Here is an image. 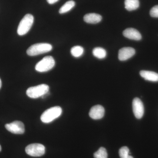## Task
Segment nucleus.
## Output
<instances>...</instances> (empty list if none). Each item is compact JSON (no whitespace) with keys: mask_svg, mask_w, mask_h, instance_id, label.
<instances>
[{"mask_svg":"<svg viewBox=\"0 0 158 158\" xmlns=\"http://www.w3.org/2000/svg\"><path fill=\"white\" fill-rule=\"evenodd\" d=\"M52 46L48 43H38L31 45L27 50V53L29 56H34L50 52Z\"/></svg>","mask_w":158,"mask_h":158,"instance_id":"nucleus-1","label":"nucleus"},{"mask_svg":"<svg viewBox=\"0 0 158 158\" xmlns=\"http://www.w3.org/2000/svg\"><path fill=\"white\" fill-rule=\"evenodd\" d=\"M62 113V109L60 107H53L48 109L43 113L40 119L44 123H49L60 116Z\"/></svg>","mask_w":158,"mask_h":158,"instance_id":"nucleus-2","label":"nucleus"},{"mask_svg":"<svg viewBox=\"0 0 158 158\" xmlns=\"http://www.w3.org/2000/svg\"><path fill=\"white\" fill-rule=\"evenodd\" d=\"M34 22V17L32 15H26L20 22L17 29V33L20 36L25 35L31 30Z\"/></svg>","mask_w":158,"mask_h":158,"instance_id":"nucleus-3","label":"nucleus"},{"mask_svg":"<svg viewBox=\"0 0 158 158\" xmlns=\"http://www.w3.org/2000/svg\"><path fill=\"white\" fill-rule=\"evenodd\" d=\"M49 87L45 84L30 87L27 90V94L32 98H37L45 95L48 93Z\"/></svg>","mask_w":158,"mask_h":158,"instance_id":"nucleus-4","label":"nucleus"},{"mask_svg":"<svg viewBox=\"0 0 158 158\" xmlns=\"http://www.w3.org/2000/svg\"><path fill=\"white\" fill-rule=\"evenodd\" d=\"M55 65V61L51 56H47L36 64L35 69L39 72H45L51 70Z\"/></svg>","mask_w":158,"mask_h":158,"instance_id":"nucleus-5","label":"nucleus"},{"mask_svg":"<svg viewBox=\"0 0 158 158\" xmlns=\"http://www.w3.org/2000/svg\"><path fill=\"white\" fill-rule=\"evenodd\" d=\"M28 155L34 157L41 156L45 153V147L42 144L34 143L29 144L25 149Z\"/></svg>","mask_w":158,"mask_h":158,"instance_id":"nucleus-6","label":"nucleus"},{"mask_svg":"<svg viewBox=\"0 0 158 158\" xmlns=\"http://www.w3.org/2000/svg\"><path fill=\"white\" fill-rule=\"evenodd\" d=\"M5 127L9 131L14 134H23L25 132L23 123L19 121H15L6 124Z\"/></svg>","mask_w":158,"mask_h":158,"instance_id":"nucleus-7","label":"nucleus"},{"mask_svg":"<svg viewBox=\"0 0 158 158\" xmlns=\"http://www.w3.org/2000/svg\"><path fill=\"white\" fill-rule=\"evenodd\" d=\"M132 107L133 113L136 118L138 119L142 118L144 114V106L141 100L138 98H134Z\"/></svg>","mask_w":158,"mask_h":158,"instance_id":"nucleus-8","label":"nucleus"},{"mask_svg":"<svg viewBox=\"0 0 158 158\" xmlns=\"http://www.w3.org/2000/svg\"><path fill=\"white\" fill-rule=\"evenodd\" d=\"M135 54V49L130 47L123 48L120 49L118 52V59L122 61H126L133 57Z\"/></svg>","mask_w":158,"mask_h":158,"instance_id":"nucleus-9","label":"nucleus"},{"mask_svg":"<svg viewBox=\"0 0 158 158\" xmlns=\"http://www.w3.org/2000/svg\"><path fill=\"white\" fill-rule=\"evenodd\" d=\"M105 114V109L101 105H96L91 108L89 115L90 118L94 119H101Z\"/></svg>","mask_w":158,"mask_h":158,"instance_id":"nucleus-10","label":"nucleus"},{"mask_svg":"<svg viewBox=\"0 0 158 158\" xmlns=\"http://www.w3.org/2000/svg\"><path fill=\"white\" fill-rule=\"evenodd\" d=\"M123 35L125 37L133 40H140L142 38L140 32L136 29L132 28H129L124 30Z\"/></svg>","mask_w":158,"mask_h":158,"instance_id":"nucleus-11","label":"nucleus"},{"mask_svg":"<svg viewBox=\"0 0 158 158\" xmlns=\"http://www.w3.org/2000/svg\"><path fill=\"white\" fill-rule=\"evenodd\" d=\"M140 74L146 81L152 82L158 81V73L154 72L141 70L140 71Z\"/></svg>","mask_w":158,"mask_h":158,"instance_id":"nucleus-12","label":"nucleus"},{"mask_svg":"<svg viewBox=\"0 0 158 158\" xmlns=\"http://www.w3.org/2000/svg\"><path fill=\"white\" fill-rule=\"evenodd\" d=\"M85 22L90 24H96L100 22L102 19L101 15L96 13H88L84 17Z\"/></svg>","mask_w":158,"mask_h":158,"instance_id":"nucleus-13","label":"nucleus"},{"mask_svg":"<svg viewBox=\"0 0 158 158\" xmlns=\"http://www.w3.org/2000/svg\"><path fill=\"white\" fill-rule=\"evenodd\" d=\"M125 8L128 11L136 10L139 7V0H125Z\"/></svg>","mask_w":158,"mask_h":158,"instance_id":"nucleus-14","label":"nucleus"},{"mask_svg":"<svg viewBox=\"0 0 158 158\" xmlns=\"http://www.w3.org/2000/svg\"><path fill=\"white\" fill-rule=\"evenodd\" d=\"M75 6V2L73 1H69L61 7L59 10L60 14H64L70 11Z\"/></svg>","mask_w":158,"mask_h":158,"instance_id":"nucleus-15","label":"nucleus"},{"mask_svg":"<svg viewBox=\"0 0 158 158\" xmlns=\"http://www.w3.org/2000/svg\"><path fill=\"white\" fill-rule=\"evenodd\" d=\"M93 55L94 57L99 59H103L106 56V52L102 48H95L93 50Z\"/></svg>","mask_w":158,"mask_h":158,"instance_id":"nucleus-16","label":"nucleus"},{"mask_svg":"<svg viewBox=\"0 0 158 158\" xmlns=\"http://www.w3.org/2000/svg\"><path fill=\"white\" fill-rule=\"evenodd\" d=\"M70 52L71 54L73 57L78 58L84 53V49L80 46H76L71 48Z\"/></svg>","mask_w":158,"mask_h":158,"instance_id":"nucleus-17","label":"nucleus"},{"mask_svg":"<svg viewBox=\"0 0 158 158\" xmlns=\"http://www.w3.org/2000/svg\"><path fill=\"white\" fill-rule=\"evenodd\" d=\"M94 158H107L108 154L106 150L103 147H101L94 154Z\"/></svg>","mask_w":158,"mask_h":158,"instance_id":"nucleus-18","label":"nucleus"},{"mask_svg":"<svg viewBox=\"0 0 158 158\" xmlns=\"http://www.w3.org/2000/svg\"><path fill=\"white\" fill-rule=\"evenodd\" d=\"M130 150L126 146L122 147L119 150V155L120 158H134L129 155Z\"/></svg>","mask_w":158,"mask_h":158,"instance_id":"nucleus-19","label":"nucleus"},{"mask_svg":"<svg viewBox=\"0 0 158 158\" xmlns=\"http://www.w3.org/2000/svg\"><path fill=\"white\" fill-rule=\"evenodd\" d=\"M151 16L154 18H158V5L154 6L150 11Z\"/></svg>","mask_w":158,"mask_h":158,"instance_id":"nucleus-20","label":"nucleus"},{"mask_svg":"<svg viewBox=\"0 0 158 158\" xmlns=\"http://www.w3.org/2000/svg\"><path fill=\"white\" fill-rule=\"evenodd\" d=\"M59 1V0H47L48 3V4H51V5L55 4V3H56Z\"/></svg>","mask_w":158,"mask_h":158,"instance_id":"nucleus-21","label":"nucleus"},{"mask_svg":"<svg viewBox=\"0 0 158 158\" xmlns=\"http://www.w3.org/2000/svg\"><path fill=\"white\" fill-rule=\"evenodd\" d=\"M2 81H1V79H0V89H1V87H2Z\"/></svg>","mask_w":158,"mask_h":158,"instance_id":"nucleus-22","label":"nucleus"},{"mask_svg":"<svg viewBox=\"0 0 158 158\" xmlns=\"http://www.w3.org/2000/svg\"><path fill=\"white\" fill-rule=\"evenodd\" d=\"M2 150V147H1V145H0V152Z\"/></svg>","mask_w":158,"mask_h":158,"instance_id":"nucleus-23","label":"nucleus"}]
</instances>
